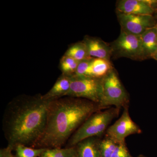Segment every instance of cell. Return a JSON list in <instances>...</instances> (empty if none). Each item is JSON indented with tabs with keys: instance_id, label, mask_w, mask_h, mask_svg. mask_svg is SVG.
Listing matches in <instances>:
<instances>
[{
	"instance_id": "obj_14",
	"label": "cell",
	"mask_w": 157,
	"mask_h": 157,
	"mask_svg": "<svg viewBox=\"0 0 157 157\" xmlns=\"http://www.w3.org/2000/svg\"><path fill=\"white\" fill-rule=\"evenodd\" d=\"M92 76L103 78L114 69L110 60L93 58L92 62Z\"/></svg>"
},
{
	"instance_id": "obj_13",
	"label": "cell",
	"mask_w": 157,
	"mask_h": 157,
	"mask_svg": "<svg viewBox=\"0 0 157 157\" xmlns=\"http://www.w3.org/2000/svg\"><path fill=\"white\" fill-rule=\"evenodd\" d=\"M99 141L95 137L87 138L77 144L76 157H101Z\"/></svg>"
},
{
	"instance_id": "obj_19",
	"label": "cell",
	"mask_w": 157,
	"mask_h": 157,
	"mask_svg": "<svg viewBox=\"0 0 157 157\" xmlns=\"http://www.w3.org/2000/svg\"><path fill=\"white\" fill-rule=\"evenodd\" d=\"M117 143L107 137L99 142V147L101 157H111Z\"/></svg>"
},
{
	"instance_id": "obj_26",
	"label": "cell",
	"mask_w": 157,
	"mask_h": 157,
	"mask_svg": "<svg viewBox=\"0 0 157 157\" xmlns=\"http://www.w3.org/2000/svg\"><path fill=\"white\" fill-rule=\"evenodd\" d=\"M156 26H157V25H156Z\"/></svg>"
},
{
	"instance_id": "obj_20",
	"label": "cell",
	"mask_w": 157,
	"mask_h": 157,
	"mask_svg": "<svg viewBox=\"0 0 157 157\" xmlns=\"http://www.w3.org/2000/svg\"><path fill=\"white\" fill-rule=\"evenodd\" d=\"M93 59V58H91L79 62L76 72L73 76H92L91 65Z\"/></svg>"
},
{
	"instance_id": "obj_16",
	"label": "cell",
	"mask_w": 157,
	"mask_h": 157,
	"mask_svg": "<svg viewBox=\"0 0 157 157\" xmlns=\"http://www.w3.org/2000/svg\"><path fill=\"white\" fill-rule=\"evenodd\" d=\"M76 149L74 147L66 148H46L40 157H75Z\"/></svg>"
},
{
	"instance_id": "obj_6",
	"label": "cell",
	"mask_w": 157,
	"mask_h": 157,
	"mask_svg": "<svg viewBox=\"0 0 157 157\" xmlns=\"http://www.w3.org/2000/svg\"><path fill=\"white\" fill-rule=\"evenodd\" d=\"M113 58H127L137 61L145 60L140 36L129 33L121 30L120 34L110 44Z\"/></svg>"
},
{
	"instance_id": "obj_1",
	"label": "cell",
	"mask_w": 157,
	"mask_h": 157,
	"mask_svg": "<svg viewBox=\"0 0 157 157\" xmlns=\"http://www.w3.org/2000/svg\"><path fill=\"white\" fill-rule=\"evenodd\" d=\"M51 101L42 96L23 97L8 105L3 120V129L8 146L18 144L33 147L45 128Z\"/></svg>"
},
{
	"instance_id": "obj_24",
	"label": "cell",
	"mask_w": 157,
	"mask_h": 157,
	"mask_svg": "<svg viewBox=\"0 0 157 157\" xmlns=\"http://www.w3.org/2000/svg\"><path fill=\"white\" fill-rule=\"evenodd\" d=\"M137 157H145L144 156H143V155H140V156H139Z\"/></svg>"
},
{
	"instance_id": "obj_4",
	"label": "cell",
	"mask_w": 157,
	"mask_h": 157,
	"mask_svg": "<svg viewBox=\"0 0 157 157\" xmlns=\"http://www.w3.org/2000/svg\"><path fill=\"white\" fill-rule=\"evenodd\" d=\"M103 78L72 76L70 90L65 96L85 98L99 105L103 91Z\"/></svg>"
},
{
	"instance_id": "obj_3",
	"label": "cell",
	"mask_w": 157,
	"mask_h": 157,
	"mask_svg": "<svg viewBox=\"0 0 157 157\" xmlns=\"http://www.w3.org/2000/svg\"><path fill=\"white\" fill-rule=\"evenodd\" d=\"M117 114L116 109L93 113L70 137L68 140L69 147H74L87 138L102 135Z\"/></svg>"
},
{
	"instance_id": "obj_7",
	"label": "cell",
	"mask_w": 157,
	"mask_h": 157,
	"mask_svg": "<svg viewBox=\"0 0 157 157\" xmlns=\"http://www.w3.org/2000/svg\"><path fill=\"white\" fill-rule=\"evenodd\" d=\"M118 20L121 30L140 36L147 30L155 26L157 20L153 15H135L117 12Z\"/></svg>"
},
{
	"instance_id": "obj_22",
	"label": "cell",
	"mask_w": 157,
	"mask_h": 157,
	"mask_svg": "<svg viewBox=\"0 0 157 157\" xmlns=\"http://www.w3.org/2000/svg\"><path fill=\"white\" fill-rule=\"evenodd\" d=\"M13 149L7 146L6 148L1 149L0 151V157H16L12 154Z\"/></svg>"
},
{
	"instance_id": "obj_9",
	"label": "cell",
	"mask_w": 157,
	"mask_h": 157,
	"mask_svg": "<svg viewBox=\"0 0 157 157\" xmlns=\"http://www.w3.org/2000/svg\"><path fill=\"white\" fill-rule=\"evenodd\" d=\"M117 12L135 15H153L157 12L156 0H120Z\"/></svg>"
},
{
	"instance_id": "obj_11",
	"label": "cell",
	"mask_w": 157,
	"mask_h": 157,
	"mask_svg": "<svg viewBox=\"0 0 157 157\" xmlns=\"http://www.w3.org/2000/svg\"><path fill=\"white\" fill-rule=\"evenodd\" d=\"M140 36L144 56L145 59L152 58L157 51V26L148 29Z\"/></svg>"
},
{
	"instance_id": "obj_10",
	"label": "cell",
	"mask_w": 157,
	"mask_h": 157,
	"mask_svg": "<svg viewBox=\"0 0 157 157\" xmlns=\"http://www.w3.org/2000/svg\"><path fill=\"white\" fill-rule=\"evenodd\" d=\"M83 41L87 46L91 57L110 61L112 57V49L110 44L98 38L89 36L86 37Z\"/></svg>"
},
{
	"instance_id": "obj_5",
	"label": "cell",
	"mask_w": 157,
	"mask_h": 157,
	"mask_svg": "<svg viewBox=\"0 0 157 157\" xmlns=\"http://www.w3.org/2000/svg\"><path fill=\"white\" fill-rule=\"evenodd\" d=\"M128 101V93L113 69L103 78V91L99 106L101 108L114 106L118 108L125 106Z\"/></svg>"
},
{
	"instance_id": "obj_2",
	"label": "cell",
	"mask_w": 157,
	"mask_h": 157,
	"mask_svg": "<svg viewBox=\"0 0 157 157\" xmlns=\"http://www.w3.org/2000/svg\"><path fill=\"white\" fill-rule=\"evenodd\" d=\"M100 108L89 100L71 97L52 101L45 128L32 147L61 148L73 132Z\"/></svg>"
},
{
	"instance_id": "obj_23",
	"label": "cell",
	"mask_w": 157,
	"mask_h": 157,
	"mask_svg": "<svg viewBox=\"0 0 157 157\" xmlns=\"http://www.w3.org/2000/svg\"><path fill=\"white\" fill-rule=\"evenodd\" d=\"M152 59H154L155 60L157 61V51L156 52L154 55L152 57Z\"/></svg>"
},
{
	"instance_id": "obj_12",
	"label": "cell",
	"mask_w": 157,
	"mask_h": 157,
	"mask_svg": "<svg viewBox=\"0 0 157 157\" xmlns=\"http://www.w3.org/2000/svg\"><path fill=\"white\" fill-rule=\"evenodd\" d=\"M72 76L63 74L57 79L53 87L42 98L47 101H53L60 97L65 96L70 90Z\"/></svg>"
},
{
	"instance_id": "obj_18",
	"label": "cell",
	"mask_w": 157,
	"mask_h": 157,
	"mask_svg": "<svg viewBox=\"0 0 157 157\" xmlns=\"http://www.w3.org/2000/svg\"><path fill=\"white\" fill-rule=\"evenodd\" d=\"M79 62L70 56H64L60 62L61 69L63 74L68 76L74 75Z\"/></svg>"
},
{
	"instance_id": "obj_17",
	"label": "cell",
	"mask_w": 157,
	"mask_h": 157,
	"mask_svg": "<svg viewBox=\"0 0 157 157\" xmlns=\"http://www.w3.org/2000/svg\"><path fill=\"white\" fill-rule=\"evenodd\" d=\"M16 157H40L46 148H34L22 144H18L14 147Z\"/></svg>"
},
{
	"instance_id": "obj_15",
	"label": "cell",
	"mask_w": 157,
	"mask_h": 157,
	"mask_svg": "<svg viewBox=\"0 0 157 157\" xmlns=\"http://www.w3.org/2000/svg\"><path fill=\"white\" fill-rule=\"evenodd\" d=\"M64 55L70 56L78 61L91 58L87 46L83 41L77 42L68 48Z\"/></svg>"
},
{
	"instance_id": "obj_25",
	"label": "cell",
	"mask_w": 157,
	"mask_h": 157,
	"mask_svg": "<svg viewBox=\"0 0 157 157\" xmlns=\"http://www.w3.org/2000/svg\"><path fill=\"white\" fill-rule=\"evenodd\" d=\"M156 17V19L157 20V16H156V17Z\"/></svg>"
},
{
	"instance_id": "obj_8",
	"label": "cell",
	"mask_w": 157,
	"mask_h": 157,
	"mask_svg": "<svg viewBox=\"0 0 157 157\" xmlns=\"http://www.w3.org/2000/svg\"><path fill=\"white\" fill-rule=\"evenodd\" d=\"M141 131L132 121L127 107L124 109L120 118L107 129V137L116 143H125V139L129 135L140 134Z\"/></svg>"
},
{
	"instance_id": "obj_21",
	"label": "cell",
	"mask_w": 157,
	"mask_h": 157,
	"mask_svg": "<svg viewBox=\"0 0 157 157\" xmlns=\"http://www.w3.org/2000/svg\"><path fill=\"white\" fill-rule=\"evenodd\" d=\"M111 157H132L125 143L117 144Z\"/></svg>"
}]
</instances>
